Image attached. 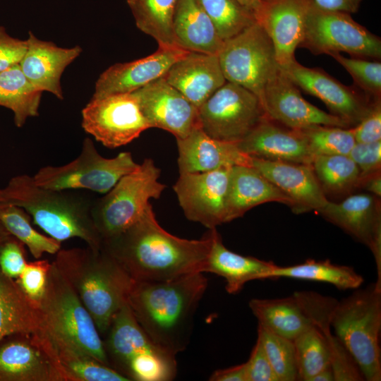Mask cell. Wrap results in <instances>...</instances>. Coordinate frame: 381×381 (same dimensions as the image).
<instances>
[{"label": "cell", "instance_id": "6da1fadb", "mask_svg": "<svg viewBox=\"0 0 381 381\" xmlns=\"http://www.w3.org/2000/svg\"><path fill=\"white\" fill-rule=\"evenodd\" d=\"M211 244L210 230L198 240L171 234L159 224L150 204L138 222L102 248L135 282H157L204 272Z\"/></svg>", "mask_w": 381, "mask_h": 381}, {"label": "cell", "instance_id": "7a4b0ae2", "mask_svg": "<svg viewBox=\"0 0 381 381\" xmlns=\"http://www.w3.org/2000/svg\"><path fill=\"white\" fill-rule=\"evenodd\" d=\"M203 272L157 282H135L128 302L139 325L176 356L189 344L198 306L207 288Z\"/></svg>", "mask_w": 381, "mask_h": 381}, {"label": "cell", "instance_id": "3957f363", "mask_svg": "<svg viewBox=\"0 0 381 381\" xmlns=\"http://www.w3.org/2000/svg\"><path fill=\"white\" fill-rule=\"evenodd\" d=\"M90 314L99 334H107L128 302L135 281L103 248L61 250L54 261Z\"/></svg>", "mask_w": 381, "mask_h": 381}, {"label": "cell", "instance_id": "277c9868", "mask_svg": "<svg viewBox=\"0 0 381 381\" xmlns=\"http://www.w3.org/2000/svg\"><path fill=\"white\" fill-rule=\"evenodd\" d=\"M3 189L7 202L23 208L49 236L60 243L78 238L87 247L102 248L92 216V201L87 197L39 186L25 174L12 178Z\"/></svg>", "mask_w": 381, "mask_h": 381}, {"label": "cell", "instance_id": "5b68a950", "mask_svg": "<svg viewBox=\"0 0 381 381\" xmlns=\"http://www.w3.org/2000/svg\"><path fill=\"white\" fill-rule=\"evenodd\" d=\"M35 304L42 329L50 337L111 366L93 319L54 262L48 272L44 292Z\"/></svg>", "mask_w": 381, "mask_h": 381}, {"label": "cell", "instance_id": "8992f818", "mask_svg": "<svg viewBox=\"0 0 381 381\" xmlns=\"http://www.w3.org/2000/svg\"><path fill=\"white\" fill-rule=\"evenodd\" d=\"M330 327L353 358L365 380H381V289L375 283L337 301Z\"/></svg>", "mask_w": 381, "mask_h": 381}, {"label": "cell", "instance_id": "52a82bcc", "mask_svg": "<svg viewBox=\"0 0 381 381\" xmlns=\"http://www.w3.org/2000/svg\"><path fill=\"white\" fill-rule=\"evenodd\" d=\"M104 342L109 361L130 380L170 381L177 373L174 355L156 344L126 303L114 316Z\"/></svg>", "mask_w": 381, "mask_h": 381}, {"label": "cell", "instance_id": "ba28073f", "mask_svg": "<svg viewBox=\"0 0 381 381\" xmlns=\"http://www.w3.org/2000/svg\"><path fill=\"white\" fill-rule=\"evenodd\" d=\"M160 169L146 158L133 171L123 176L102 198L92 201V216L102 243L138 222L166 185L160 183Z\"/></svg>", "mask_w": 381, "mask_h": 381}, {"label": "cell", "instance_id": "9c48e42d", "mask_svg": "<svg viewBox=\"0 0 381 381\" xmlns=\"http://www.w3.org/2000/svg\"><path fill=\"white\" fill-rule=\"evenodd\" d=\"M138 166L129 152H120L113 158L102 156L93 141L86 138L75 159L64 165L42 167L32 178L37 185L45 188L86 189L105 194Z\"/></svg>", "mask_w": 381, "mask_h": 381}, {"label": "cell", "instance_id": "30bf717a", "mask_svg": "<svg viewBox=\"0 0 381 381\" xmlns=\"http://www.w3.org/2000/svg\"><path fill=\"white\" fill-rule=\"evenodd\" d=\"M217 56L226 80L248 89L260 99L267 81L279 68L272 42L257 21L224 40Z\"/></svg>", "mask_w": 381, "mask_h": 381}, {"label": "cell", "instance_id": "8fae6325", "mask_svg": "<svg viewBox=\"0 0 381 381\" xmlns=\"http://www.w3.org/2000/svg\"><path fill=\"white\" fill-rule=\"evenodd\" d=\"M337 300L310 291H296L280 298H253L248 306L258 325L294 340L308 329H331Z\"/></svg>", "mask_w": 381, "mask_h": 381}, {"label": "cell", "instance_id": "7c38bea8", "mask_svg": "<svg viewBox=\"0 0 381 381\" xmlns=\"http://www.w3.org/2000/svg\"><path fill=\"white\" fill-rule=\"evenodd\" d=\"M300 47L313 54L346 52L353 57H381L380 37L355 21L351 14L320 9L313 4Z\"/></svg>", "mask_w": 381, "mask_h": 381}, {"label": "cell", "instance_id": "4fadbf2b", "mask_svg": "<svg viewBox=\"0 0 381 381\" xmlns=\"http://www.w3.org/2000/svg\"><path fill=\"white\" fill-rule=\"evenodd\" d=\"M198 109L199 127L207 135L231 143L241 141L267 116L256 95L228 81Z\"/></svg>", "mask_w": 381, "mask_h": 381}, {"label": "cell", "instance_id": "5bb4252c", "mask_svg": "<svg viewBox=\"0 0 381 381\" xmlns=\"http://www.w3.org/2000/svg\"><path fill=\"white\" fill-rule=\"evenodd\" d=\"M81 114L84 131L109 148L127 145L150 128L133 93L92 97Z\"/></svg>", "mask_w": 381, "mask_h": 381}, {"label": "cell", "instance_id": "9a60e30c", "mask_svg": "<svg viewBox=\"0 0 381 381\" xmlns=\"http://www.w3.org/2000/svg\"><path fill=\"white\" fill-rule=\"evenodd\" d=\"M0 345V381H67L43 329Z\"/></svg>", "mask_w": 381, "mask_h": 381}, {"label": "cell", "instance_id": "2e32d148", "mask_svg": "<svg viewBox=\"0 0 381 381\" xmlns=\"http://www.w3.org/2000/svg\"><path fill=\"white\" fill-rule=\"evenodd\" d=\"M231 168L179 174L173 188L188 220L209 229L226 223Z\"/></svg>", "mask_w": 381, "mask_h": 381}, {"label": "cell", "instance_id": "e0dca14e", "mask_svg": "<svg viewBox=\"0 0 381 381\" xmlns=\"http://www.w3.org/2000/svg\"><path fill=\"white\" fill-rule=\"evenodd\" d=\"M260 101L270 119L291 129L316 126L351 127L346 120L306 101L298 87L280 68L267 81Z\"/></svg>", "mask_w": 381, "mask_h": 381}, {"label": "cell", "instance_id": "ac0fdd59", "mask_svg": "<svg viewBox=\"0 0 381 381\" xmlns=\"http://www.w3.org/2000/svg\"><path fill=\"white\" fill-rule=\"evenodd\" d=\"M131 93L150 128L165 130L180 139L199 127L198 108L163 77Z\"/></svg>", "mask_w": 381, "mask_h": 381}, {"label": "cell", "instance_id": "d6986e66", "mask_svg": "<svg viewBox=\"0 0 381 381\" xmlns=\"http://www.w3.org/2000/svg\"><path fill=\"white\" fill-rule=\"evenodd\" d=\"M325 219L366 245L373 254L381 289V213L378 197L356 193L339 202L328 201L319 212Z\"/></svg>", "mask_w": 381, "mask_h": 381}, {"label": "cell", "instance_id": "ffe728a7", "mask_svg": "<svg viewBox=\"0 0 381 381\" xmlns=\"http://www.w3.org/2000/svg\"><path fill=\"white\" fill-rule=\"evenodd\" d=\"M279 68L298 87L320 99L332 114L351 126L359 123L370 107L372 102L321 68L306 67L297 61Z\"/></svg>", "mask_w": 381, "mask_h": 381}, {"label": "cell", "instance_id": "44dd1931", "mask_svg": "<svg viewBox=\"0 0 381 381\" xmlns=\"http://www.w3.org/2000/svg\"><path fill=\"white\" fill-rule=\"evenodd\" d=\"M313 4V0H266L255 12L256 21L272 42L279 67L296 61L295 52L303 41Z\"/></svg>", "mask_w": 381, "mask_h": 381}, {"label": "cell", "instance_id": "7402d4cb", "mask_svg": "<svg viewBox=\"0 0 381 381\" xmlns=\"http://www.w3.org/2000/svg\"><path fill=\"white\" fill-rule=\"evenodd\" d=\"M188 51L159 47L150 55L135 61L117 63L103 71L95 83L92 97L127 94L163 77L170 67Z\"/></svg>", "mask_w": 381, "mask_h": 381}, {"label": "cell", "instance_id": "603a6c76", "mask_svg": "<svg viewBox=\"0 0 381 381\" xmlns=\"http://www.w3.org/2000/svg\"><path fill=\"white\" fill-rule=\"evenodd\" d=\"M252 166L291 200L296 213L319 212L329 201L311 164L252 157Z\"/></svg>", "mask_w": 381, "mask_h": 381}, {"label": "cell", "instance_id": "cb8c5ba5", "mask_svg": "<svg viewBox=\"0 0 381 381\" xmlns=\"http://www.w3.org/2000/svg\"><path fill=\"white\" fill-rule=\"evenodd\" d=\"M240 150L250 157L311 164L314 156L299 130L287 128L266 116L244 139Z\"/></svg>", "mask_w": 381, "mask_h": 381}, {"label": "cell", "instance_id": "d4e9b609", "mask_svg": "<svg viewBox=\"0 0 381 381\" xmlns=\"http://www.w3.org/2000/svg\"><path fill=\"white\" fill-rule=\"evenodd\" d=\"M179 174L202 173L234 166H252V157L238 143L211 138L196 127L185 138L176 139Z\"/></svg>", "mask_w": 381, "mask_h": 381}, {"label": "cell", "instance_id": "484cf974", "mask_svg": "<svg viewBox=\"0 0 381 381\" xmlns=\"http://www.w3.org/2000/svg\"><path fill=\"white\" fill-rule=\"evenodd\" d=\"M26 40L27 50L19 64L23 73L40 91L49 92L63 99L62 73L80 56L82 48L60 47L52 42L40 40L31 31Z\"/></svg>", "mask_w": 381, "mask_h": 381}, {"label": "cell", "instance_id": "4316f807", "mask_svg": "<svg viewBox=\"0 0 381 381\" xmlns=\"http://www.w3.org/2000/svg\"><path fill=\"white\" fill-rule=\"evenodd\" d=\"M198 109L226 82L217 54L188 52L163 76Z\"/></svg>", "mask_w": 381, "mask_h": 381}, {"label": "cell", "instance_id": "83f0119b", "mask_svg": "<svg viewBox=\"0 0 381 381\" xmlns=\"http://www.w3.org/2000/svg\"><path fill=\"white\" fill-rule=\"evenodd\" d=\"M212 244L204 272L215 274L224 279L225 289L230 294L241 291L245 284L256 279H269V274L277 265L229 250L223 244L216 228L210 229Z\"/></svg>", "mask_w": 381, "mask_h": 381}, {"label": "cell", "instance_id": "f1b7e54d", "mask_svg": "<svg viewBox=\"0 0 381 381\" xmlns=\"http://www.w3.org/2000/svg\"><path fill=\"white\" fill-rule=\"evenodd\" d=\"M269 202L291 207V200L253 166H234L226 202V222L242 217L251 208Z\"/></svg>", "mask_w": 381, "mask_h": 381}, {"label": "cell", "instance_id": "f546056e", "mask_svg": "<svg viewBox=\"0 0 381 381\" xmlns=\"http://www.w3.org/2000/svg\"><path fill=\"white\" fill-rule=\"evenodd\" d=\"M173 31L177 46L188 52L217 54L224 42L198 0H177Z\"/></svg>", "mask_w": 381, "mask_h": 381}, {"label": "cell", "instance_id": "4dcf8cb0", "mask_svg": "<svg viewBox=\"0 0 381 381\" xmlns=\"http://www.w3.org/2000/svg\"><path fill=\"white\" fill-rule=\"evenodd\" d=\"M42 93L27 78L19 64L0 72V106L11 110L17 127L39 115Z\"/></svg>", "mask_w": 381, "mask_h": 381}, {"label": "cell", "instance_id": "1f68e13d", "mask_svg": "<svg viewBox=\"0 0 381 381\" xmlns=\"http://www.w3.org/2000/svg\"><path fill=\"white\" fill-rule=\"evenodd\" d=\"M282 277L325 282L342 290L356 289L363 282V277L351 267L336 265L329 260H308L286 267L276 265L269 274V279Z\"/></svg>", "mask_w": 381, "mask_h": 381}, {"label": "cell", "instance_id": "d6a6232c", "mask_svg": "<svg viewBox=\"0 0 381 381\" xmlns=\"http://www.w3.org/2000/svg\"><path fill=\"white\" fill-rule=\"evenodd\" d=\"M46 333V332H45ZM60 368L71 381H128L127 377L92 356L47 333Z\"/></svg>", "mask_w": 381, "mask_h": 381}, {"label": "cell", "instance_id": "836d02e7", "mask_svg": "<svg viewBox=\"0 0 381 381\" xmlns=\"http://www.w3.org/2000/svg\"><path fill=\"white\" fill-rule=\"evenodd\" d=\"M176 2L177 0H127L137 28L163 47H179L173 31Z\"/></svg>", "mask_w": 381, "mask_h": 381}, {"label": "cell", "instance_id": "e575fe53", "mask_svg": "<svg viewBox=\"0 0 381 381\" xmlns=\"http://www.w3.org/2000/svg\"><path fill=\"white\" fill-rule=\"evenodd\" d=\"M311 166L325 194H344L359 187L360 171L349 155L316 156Z\"/></svg>", "mask_w": 381, "mask_h": 381}, {"label": "cell", "instance_id": "d590c367", "mask_svg": "<svg viewBox=\"0 0 381 381\" xmlns=\"http://www.w3.org/2000/svg\"><path fill=\"white\" fill-rule=\"evenodd\" d=\"M0 222L37 260L44 253L56 254L61 249L60 242L33 228L30 215L20 207L8 203L0 205Z\"/></svg>", "mask_w": 381, "mask_h": 381}, {"label": "cell", "instance_id": "8d00e7d4", "mask_svg": "<svg viewBox=\"0 0 381 381\" xmlns=\"http://www.w3.org/2000/svg\"><path fill=\"white\" fill-rule=\"evenodd\" d=\"M330 330L313 327L294 339L298 380L311 381L318 372L329 365L327 333Z\"/></svg>", "mask_w": 381, "mask_h": 381}, {"label": "cell", "instance_id": "74e56055", "mask_svg": "<svg viewBox=\"0 0 381 381\" xmlns=\"http://www.w3.org/2000/svg\"><path fill=\"white\" fill-rule=\"evenodd\" d=\"M224 41L256 21L254 13L238 0H198Z\"/></svg>", "mask_w": 381, "mask_h": 381}, {"label": "cell", "instance_id": "f35d334b", "mask_svg": "<svg viewBox=\"0 0 381 381\" xmlns=\"http://www.w3.org/2000/svg\"><path fill=\"white\" fill-rule=\"evenodd\" d=\"M279 381L298 380L294 340L258 325V339Z\"/></svg>", "mask_w": 381, "mask_h": 381}, {"label": "cell", "instance_id": "ab89813d", "mask_svg": "<svg viewBox=\"0 0 381 381\" xmlns=\"http://www.w3.org/2000/svg\"><path fill=\"white\" fill-rule=\"evenodd\" d=\"M314 157L319 155H348L356 143L353 128L316 126L299 130Z\"/></svg>", "mask_w": 381, "mask_h": 381}, {"label": "cell", "instance_id": "60d3db41", "mask_svg": "<svg viewBox=\"0 0 381 381\" xmlns=\"http://www.w3.org/2000/svg\"><path fill=\"white\" fill-rule=\"evenodd\" d=\"M351 75L354 83L374 99L381 95V63L363 58H348L340 53L330 55Z\"/></svg>", "mask_w": 381, "mask_h": 381}, {"label": "cell", "instance_id": "b9f144b4", "mask_svg": "<svg viewBox=\"0 0 381 381\" xmlns=\"http://www.w3.org/2000/svg\"><path fill=\"white\" fill-rule=\"evenodd\" d=\"M327 339L330 351L329 365L334 381L365 380L352 356L331 330L327 333Z\"/></svg>", "mask_w": 381, "mask_h": 381}, {"label": "cell", "instance_id": "7bdbcfd3", "mask_svg": "<svg viewBox=\"0 0 381 381\" xmlns=\"http://www.w3.org/2000/svg\"><path fill=\"white\" fill-rule=\"evenodd\" d=\"M50 266L51 263L45 260L28 262L16 280L26 296L35 303L40 300L44 292Z\"/></svg>", "mask_w": 381, "mask_h": 381}, {"label": "cell", "instance_id": "ee69618b", "mask_svg": "<svg viewBox=\"0 0 381 381\" xmlns=\"http://www.w3.org/2000/svg\"><path fill=\"white\" fill-rule=\"evenodd\" d=\"M348 155L357 165L361 179L380 171L381 140L367 143H356Z\"/></svg>", "mask_w": 381, "mask_h": 381}, {"label": "cell", "instance_id": "f6af8a7d", "mask_svg": "<svg viewBox=\"0 0 381 381\" xmlns=\"http://www.w3.org/2000/svg\"><path fill=\"white\" fill-rule=\"evenodd\" d=\"M24 245L11 236L0 246V269L7 277L18 279L27 265Z\"/></svg>", "mask_w": 381, "mask_h": 381}, {"label": "cell", "instance_id": "bcb514c9", "mask_svg": "<svg viewBox=\"0 0 381 381\" xmlns=\"http://www.w3.org/2000/svg\"><path fill=\"white\" fill-rule=\"evenodd\" d=\"M356 143H374L381 140V102L375 99L370 107L361 120L353 128Z\"/></svg>", "mask_w": 381, "mask_h": 381}, {"label": "cell", "instance_id": "7dc6e473", "mask_svg": "<svg viewBox=\"0 0 381 381\" xmlns=\"http://www.w3.org/2000/svg\"><path fill=\"white\" fill-rule=\"evenodd\" d=\"M246 366L247 381H279L258 339Z\"/></svg>", "mask_w": 381, "mask_h": 381}, {"label": "cell", "instance_id": "c3c4849f", "mask_svg": "<svg viewBox=\"0 0 381 381\" xmlns=\"http://www.w3.org/2000/svg\"><path fill=\"white\" fill-rule=\"evenodd\" d=\"M27 40L9 35L0 26V72L19 64L27 50Z\"/></svg>", "mask_w": 381, "mask_h": 381}, {"label": "cell", "instance_id": "681fc988", "mask_svg": "<svg viewBox=\"0 0 381 381\" xmlns=\"http://www.w3.org/2000/svg\"><path fill=\"white\" fill-rule=\"evenodd\" d=\"M318 8L329 11L353 13L357 12L362 0H313Z\"/></svg>", "mask_w": 381, "mask_h": 381}, {"label": "cell", "instance_id": "f907efd6", "mask_svg": "<svg viewBox=\"0 0 381 381\" xmlns=\"http://www.w3.org/2000/svg\"><path fill=\"white\" fill-rule=\"evenodd\" d=\"M210 381H247L246 363L233 367L219 369L212 373Z\"/></svg>", "mask_w": 381, "mask_h": 381}, {"label": "cell", "instance_id": "816d5d0a", "mask_svg": "<svg viewBox=\"0 0 381 381\" xmlns=\"http://www.w3.org/2000/svg\"><path fill=\"white\" fill-rule=\"evenodd\" d=\"M359 187L367 190L376 197L381 196V174L376 172L361 179Z\"/></svg>", "mask_w": 381, "mask_h": 381}, {"label": "cell", "instance_id": "f5cc1de1", "mask_svg": "<svg viewBox=\"0 0 381 381\" xmlns=\"http://www.w3.org/2000/svg\"><path fill=\"white\" fill-rule=\"evenodd\" d=\"M311 381H334V375L330 365L318 372Z\"/></svg>", "mask_w": 381, "mask_h": 381}, {"label": "cell", "instance_id": "db71d44e", "mask_svg": "<svg viewBox=\"0 0 381 381\" xmlns=\"http://www.w3.org/2000/svg\"><path fill=\"white\" fill-rule=\"evenodd\" d=\"M242 5L250 9L255 14V12L261 4L259 0H238Z\"/></svg>", "mask_w": 381, "mask_h": 381}, {"label": "cell", "instance_id": "11a10c76", "mask_svg": "<svg viewBox=\"0 0 381 381\" xmlns=\"http://www.w3.org/2000/svg\"><path fill=\"white\" fill-rule=\"evenodd\" d=\"M11 235L5 229L2 223L0 222V246L7 241Z\"/></svg>", "mask_w": 381, "mask_h": 381}, {"label": "cell", "instance_id": "9f6ffc18", "mask_svg": "<svg viewBox=\"0 0 381 381\" xmlns=\"http://www.w3.org/2000/svg\"><path fill=\"white\" fill-rule=\"evenodd\" d=\"M6 203H8V202H7L6 198L5 196V194H4V189L0 188V205H4V204H6Z\"/></svg>", "mask_w": 381, "mask_h": 381}, {"label": "cell", "instance_id": "6f0895ef", "mask_svg": "<svg viewBox=\"0 0 381 381\" xmlns=\"http://www.w3.org/2000/svg\"><path fill=\"white\" fill-rule=\"evenodd\" d=\"M259 1H266V0H259Z\"/></svg>", "mask_w": 381, "mask_h": 381}]
</instances>
